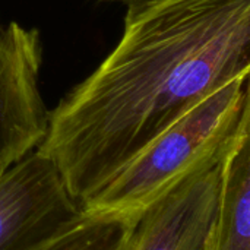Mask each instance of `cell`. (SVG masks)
I'll return each mask as SVG.
<instances>
[{
	"mask_svg": "<svg viewBox=\"0 0 250 250\" xmlns=\"http://www.w3.org/2000/svg\"><path fill=\"white\" fill-rule=\"evenodd\" d=\"M250 73V0L127 7L122 38L50 111L37 151L82 208L208 95Z\"/></svg>",
	"mask_w": 250,
	"mask_h": 250,
	"instance_id": "cell-1",
	"label": "cell"
},
{
	"mask_svg": "<svg viewBox=\"0 0 250 250\" xmlns=\"http://www.w3.org/2000/svg\"><path fill=\"white\" fill-rule=\"evenodd\" d=\"M248 129L250 82L245 75L208 95L157 136L81 209L141 218L183 182L218 166Z\"/></svg>",
	"mask_w": 250,
	"mask_h": 250,
	"instance_id": "cell-2",
	"label": "cell"
},
{
	"mask_svg": "<svg viewBox=\"0 0 250 250\" xmlns=\"http://www.w3.org/2000/svg\"><path fill=\"white\" fill-rule=\"evenodd\" d=\"M41 66L40 31L0 19V176L47 135L50 110L40 91Z\"/></svg>",
	"mask_w": 250,
	"mask_h": 250,
	"instance_id": "cell-3",
	"label": "cell"
},
{
	"mask_svg": "<svg viewBox=\"0 0 250 250\" xmlns=\"http://www.w3.org/2000/svg\"><path fill=\"white\" fill-rule=\"evenodd\" d=\"M82 214L37 149L0 176V250H41Z\"/></svg>",
	"mask_w": 250,
	"mask_h": 250,
	"instance_id": "cell-4",
	"label": "cell"
},
{
	"mask_svg": "<svg viewBox=\"0 0 250 250\" xmlns=\"http://www.w3.org/2000/svg\"><path fill=\"white\" fill-rule=\"evenodd\" d=\"M220 164L192 176L146 209L135 230L133 250L207 249L217 220Z\"/></svg>",
	"mask_w": 250,
	"mask_h": 250,
	"instance_id": "cell-5",
	"label": "cell"
},
{
	"mask_svg": "<svg viewBox=\"0 0 250 250\" xmlns=\"http://www.w3.org/2000/svg\"><path fill=\"white\" fill-rule=\"evenodd\" d=\"M214 236L218 250H250V129L236 139L220 164Z\"/></svg>",
	"mask_w": 250,
	"mask_h": 250,
	"instance_id": "cell-6",
	"label": "cell"
},
{
	"mask_svg": "<svg viewBox=\"0 0 250 250\" xmlns=\"http://www.w3.org/2000/svg\"><path fill=\"white\" fill-rule=\"evenodd\" d=\"M139 218L83 212L41 250H133Z\"/></svg>",
	"mask_w": 250,
	"mask_h": 250,
	"instance_id": "cell-7",
	"label": "cell"
},
{
	"mask_svg": "<svg viewBox=\"0 0 250 250\" xmlns=\"http://www.w3.org/2000/svg\"><path fill=\"white\" fill-rule=\"evenodd\" d=\"M101 1H114V3H123L127 7L129 6H135V4H142V3H148L152 0H101Z\"/></svg>",
	"mask_w": 250,
	"mask_h": 250,
	"instance_id": "cell-8",
	"label": "cell"
},
{
	"mask_svg": "<svg viewBox=\"0 0 250 250\" xmlns=\"http://www.w3.org/2000/svg\"><path fill=\"white\" fill-rule=\"evenodd\" d=\"M215 226V224H214ZM205 250H218L217 248V243H215V236H214V229H212V233L209 236V240H208V245H207V249Z\"/></svg>",
	"mask_w": 250,
	"mask_h": 250,
	"instance_id": "cell-9",
	"label": "cell"
}]
</instances>
